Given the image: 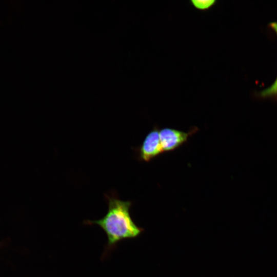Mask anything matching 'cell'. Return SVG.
Instances as JSON below:
<instances>
[{
    "instance_id": "cell-1",
    "label": "cell",
    "mask_w": 277,
    "mask_h": 277,
    "mask_svg": "<svg viewBox=\"0 0 277 277\" xmlns=\"http://www.w3.org/2000/svg\"><path fill=\"white\" fill-rule=\"evenodd\" d=\"M108 211L104 216L98 220H86L85 224L100 226L105 232L107 242L102 259H105L116 248L117 244L125 239H133L142 232L133 221L130 213L132 203L119 199L116 194H105Z\"/></svg>"
},
{
    "instance_id": "cell-2",
    "label": "cell",
    "mask_w": 277,
    "mask_h": 277,
    "mask_svg": "<svg viewBox=\"0 0 277 277\" xmlns=\"http://www.w3.org/2000/svg\"><path fill=\"white\" fill-rule=\"evenodd\" d=\"M197 131L196 127L192 128L188 132L168 127L160 130V138L163 152H169L178 148Z\"/></svg>"
},
{
    "instance_id": "cell-3",
    "label": "cell",
    "mask_w": 277,
    "mask_h": 277,
    "mask_svg": "<svg viewBox=\"0 0 277 277\" xmlns=\"http://www.w3.org/2000/svg\"><path fill=\"white\" fill-rule=\"evenodd\" d=\"M159 127L154 126L136 148L139 160L149 162L163 152Z\"/></svg>"
},
{
    "instance_id": "cell-4",
    "label": "cell",
    "mask_w": 277,
    "mask_h": 277,
    "mask_svg": "<svg viewBox=\"0 0 277 277\" xmlns=\"http://www.w3.org/2000/svg\"><path fill=\"white\" fill-rule=\"evenodd\" d=\"M217 2L214 0H192L190 4L196 9L206 11L212 8Z\"/></svg>"
},
{
    "instance_id": "cell-5",
    "label": "cell",
    "mask_w": 277,
    "mask_h": 277,
    "mask_svg": "<svg viewBox=\"0 0 277 277\" xmlns=\"http://www.w3.org/2000/svg\"><path fill=\"white\" fill-rule=\"evenodd\" d=\"M260 96L263 98L277 97V76L275 81L270 86L260 93Z\"/></svg>"
},
{
    "instance_id": "cell-6",
    "label": "cell",
    "mask_w": 277,
    "mask_h": 277,
    "mask_svg": "<svg viewBox=\"0 0 277 277\" xmlns=\"http://www.w3.org/2000/svg\"><path fill=\"white\" fill-rule=\"evenodd\" d=\"M269 27L274 32L277 36V22H272L269 24Z\"/></svg>"
}]
</instances>
